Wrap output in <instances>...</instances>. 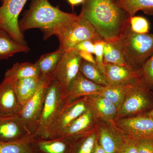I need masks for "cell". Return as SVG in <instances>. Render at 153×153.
I'll use <instances>...</instances> for the list:
<instances>
[{
	"label": "cell",
	"instance_id": "cell-1",
	"mask_svg": "<svg viewBox=\"0 0 153 153\" xmlns=\"http://www.w3.org/2000/svg\"><path fill=\"white\" fill-rule=\"evenodd\" d=\"M80 14L105 41L121 39L130 28L131 17L120 0H84Z\"/></svg>",
	"mask_w": 153,
	"mask_h": 153
},
{
	"label": "cell",
	"instance_id": "cell-2",
	"mask_svg": "<svg viewBox=\"0 0 153 153\" xmlns=\"http://www.w3.org/2000/svg\"><path fill=\"white\" fill-rule=\"evenodd\" d=\"M77 16L52 6L49 0H33L30 9L19 22L22 33L30 29L41 30L46 40L56 36L60 40L71 28Z\"/></svg>",
	"mask_w": 153,
	"mask_h": 153
},
{
	"label": "cell",
	"instance_id": "cell-3",
	"mask_svg": "<svg viewBox=\"0 0 153 153\" xmlns=\"http://www.w3.org/2000/svg\"><path fill=\"white\" fill-rule=\"evenodd\" d=\"M121 40L127 66L140 70L153 55V34H137L130 28Z\"/></svg>",
	"mask_w": 153,
	"mask_h": 153
},
{
	"label": "cell",
	"instance_id": "cell-4",
	"mask_svg": "<svg viewBox=\"0 0 153 153\" xmlns=\"http://www.w3.org/2000/svg\"><path fill=\"white\" fill-rule=\"evenodd\" d=\"M153 108L152 91L147 86L140 75L130 84L123 102L118 110L116 120L139 115Z\"/></svg>",
	"mask_w": 153,
	"mask_h": 153
},
{
	"label": "cell",
	"instance_id": "cell-5",
	"mask_svg": "<svg viewBox=\"0 0 153 153\" xmlns=\"http://www.w3.org/2000/svg\"><path fill=\"white\" fill-rule=\"evenodd\" d=\"M66 105L59 84L52 79L47 86L40 123L36 135L45 138L49 127Z\"/></svg>",
	"mask_w": 153,
	"mask_h": 153
},
{
	"label": "cell",
	"instance_id": "cell-6",
	"mask_svg": "<svg viewBox=\"0 0 153 153\" xmlns=\"http://www.w3.org/2000/svg\"><path fill=\"white\" fill-rule=\"evenodd\" d=\"M28 0H4L0 7V30L19 44L27 46L19 27V17Z\"/></svg>",
	"mask_w": 153,
	"mask_h": 153
},
{
	"label": "cell",
	"instance_id": "cell-7",
	"mask_svg": "<svg viewBox=\"0 0 153 153\" xmlns=\"http://www.w3.org/2000/svg\"><path fill=\"white\" fill-rule=\"evenodd\" d=\"M52 79L48 78L44 80L36 94L23 106L19 115L25 127L32 135H36L38 130L47 86Z\"/></svg>",
	"mask_w": 153,
	"mask_h": 153
},
{
	"label": "cell",
	"instance_id": "cell-8",
	"mask_svg": "<svg viewBox=\"0 0 153 153\" xmlns=\"http://www.w3.org/2000/svg\"><path fill=\"white\" fill-rule=\"evenodd\" d=\"M82 59L74 49L63 53L56 71L53 79L59 84L65 97L68 88L79 72Z\"/></svg>",
	"mask_w": 153,
	"mask_h": 153
},
{
	"label": "cell",
	"instance_id": "cell-9",
	"mask_svg": "<svg viewBox=\"0 0 153 153\" xmlns=\"http://www.w3.org/2000/svg\"><path fill=\"white\" fill-rule=\"evenodd\" d=\"M87 40L94 43L103 40L93 26L79 14L68 32L59 41L60 47L66 51L74 49L77 44Z\"/></svg>",
	"mask_w": 153,
	"mask_h": 153
},
{
	"label": "cell",
	"instance_id": "cell-10",
	"mask_svg": "<svg viewBox=\"0 0 153 153\" xmlns=\"http://www.w3.org/2000/svg\"><path fill=\"white\" fill-rule=\"evenodd\" d=\"M89 108L87 97L65 105L57 118L49 127L45 139L57 138L66 127Z\"/></svg>",
	"mask_w": 153,
	"mask_h": 153
},
{
	"label": "cell",
	"instance_id": "cell-11",
	"mask_svg": "<svg viewBox=\"0 0 153 153\" xmlns=\"http://www.w3.org/2000/svg\"><path fill=\"white\" fill-rule=\"evenodd\" d=\"M97 129L99 143L106 153H121L129 138L114 122L98 121Z\"/></svg>",
	"mask_w": 153,
	"mask_h": 153
},
{
	"label": "cell",
	"instance_id": "cell-12",
	"mask_svg": "<svg viewBox=\"0 0 153 153\" xmlns=\"http://www.w3.org/2000/svg\"><path fill=\"white\" fill-rule=\"evenodd\" d=\"M114 123L127 135L135 139L153 138V118L139 115L116 120Z\"/></svg>",
	"mask_w": 153,
	"mask_h": 153
},
{
	"label": "cell",
	"instance_id": "cell-13",
	"mask_svg": "<svg viewBox=\"0 0 153 153\" xmlns=\"http://www.w3.org/2000/svg\"><path fill=\"white\" fill-rule=\"evenodd\" d=\"M16 81L5 77L0 84V117L19 116L22 111L15 89Z\"/></svg>",
	"mask_w": 153,
	"mask_h": 153
},
{
	"label": "cell",
	"instance_id": "cell-14",
	"mask_svg": "<svg viewBox=\"0 0 153 153\" xmlns=\"http://www.w3.org/2000/svg\"><path fill=\"white\" fill-rule=\"evenodd\" d=\"M33 136L25 127L19 116L0 117V142L27 140Z\"/></svg>",
	"mask_w": 153,
	"mask_h": 153
},
{
	"label": "cell",
	"instance_id": "cell-15",
	"mask_svg": "<svg viewBox=\"0 0 153 153\" xmlns=\"http://www.w3.org/2000/svg\"><path fill=\"white\" fill-rule=\"evenodd\" d=\"M103 87L86 79L79 72L64 97L66 104L86 97L99 94Z\"/></svg>",
	"mask_w": 153,
	"mask_h": 153
},
{
	"label": "cell",
	"instance_id": "cell-16",
	"mask_svg": "<svg viewBox=\"0 0 153 153\" xmlns=\"http://www.w3.org/2000/svg\"><path fill=\"white\" fill-rule=\"evenodd\" d=\"M72 138L45 139L34 135L29 141L34 153H69Z\"/></svg>",
	"mask_w": 153,
	"mask_h": 153
},
{
	"label": "cell",
	"instance_id": "cell-17",
	"mask_svg": "<svg viewBox=\"0 0 153 153\" xmlns=\"http://www.w3.org/2000/svg\"><path fill=\"white\" fill-rule=\"evenodd\" d=\"M98 122L93 111L89 108L66 127L57 138H72L91 131L97 127Z\"/></svg>",
	"mask_w": 153,
	"mask_h": 153
},
{
	"label": "cell",
	"instance_id": "cell-18",
	"mask_svg": "<svg viewBox=\"0 0 153 153\" xmlns=\"http://www.w3.org/2000/svg\"><path fill=\"white\" fill-rule=\"evenodd\" d=\"M105 76L108 84L126 85L133 82L141 75L140 70H134L126 66L105 63Z\"/></svg>",
	"mask_w": 153,
	"mask_h": 153
},
{
	"label": "cell",
	"instance_id": "cell-19",
	"mask_svg": "<svg viewBox=\"0 0 153 153\" xmlns=\"http://www.w3.org/2000/svg\"><path fill=\"white\" fill-rule=\"evenodd\" d=\"M87 98L90 108L98 121L114 122L118 110L117 107L99 94L87 97Z\"/></svg>",
	"mask_w": 153,
	"mask_h": 153
},
{
	"label": "cell",
	"instance_id": "cell-20",
	"mask_svg": "<svg viewBox=\"0 0 153 153\" xmlns=\"http://www.w3.org/2000/svg\"><path fill=\"white\" fill-rule=\"evenodd\" d=\"M44 80L40 77H31L18 79L16 81V93L22 107L36 94Z\"/></svg>",
	"mask_w": 153,
	"mask_h": 153
},
{
	"label": "cell",
	"instance_id": "cell-21",
	"mask_svg": "<svg viewBox=\"0 0 153 153\" xmlns=\"http://www.w3.org/2000/svg\"><path fill=\"white\" fill-rule=\"evenodd\" d=\"M65 52L62 47L55 52L44 54L36 62L40 72V77L43 80L53 77L63 53Z\"/></svg>",
	"mask_w": 153,
	"mask_h": 153
},
{
	"label": "cell",
	"instance_id": "cell-22",
	"mask_svg": "<svg viewBox=\"0 0 153 153\" xmlns=\"http://www.w3.org/2000/svg\"><path fill=\"white\" fill-rule=\"evenodd\" d=\"M98 137L97 126L91 131L73 137L69 153H94Z\"/></svg>",
	"mask_w": 153,
	"mask_h": 153
},
{
	"label": "cell",
	"instance_id": "cell-23",
	"mask_svg": "<svg viewBox=\"0 0 153 153\" xmlns=\"http://www.w3.org/2000/svg\"><path fill=\"white\" fill-rule=\"evenodd\" d=\"M27 46L19 44L14 41L4 30H0V60L7 59L20 52H28Z\"/></svg>",
	"mask_w": 153,
	"mask_h": 153
},
{
	"label": "cell",
	"instance_id": "cell-24",
	"mask_svg": "<svg viewBox=\"0 0 153 153\" xmlns=\"http://www.w3.org/2000/svg\"><path fill=\"white\" fill-rule=\"evenodd\" d=\"M31 77H40V72L36 63H17L7 70L5 77L17 81L18 79Z\"/></svg>",
	"mask_w": 153,
	"mask_h": 153
},
{
	"label": "cell",
	"instance_id": "cell-25",
	"mask_svg": "<svg viewBox=\"0 0 153 153\" xmlns=\"http://www.w3.org/2000/svg\"><path fill=\"white\" fill-rule=\"evenodd\" d=\"M105 63L127 66L124 57L121 39L117 41H105L103 48Z\"/></svg>",
	"mask_w": 153,
	"mask_h": 153
},
{
	"label": "cell",
	"instance_id": "cell-26",
	"mask_svg": "<svg viewBox=\"0 0 153 153\" xmlns=\"http://www.w3.org/2000/svg\"><path fill=\"white\" fill-rule=\"evenodd\" d=\"M131 83L121 85L108 84L103 87L99 95L109 100L119 108L123 102Z\"/></svg>",
	"mask_w": 153,
	"mask_h": 153
},
{
	"label": "cell",
	"instance_id": "cell-27",
	"mask_svg": "<svg viewBox=\"0 0 153 153\" xmlns=\"http://www.w3.org/2000/svg\"><path fill=\"white\" fill-rule=\"evenodd\" d=\"M79 72L86 79L96 84L105 86L108 85L106 76L97 65L82 60Z\"/></svg>",
	"mask_w": 153,
	"mask_h": 153
},
{
	"label": "cell",
	"instance_id": "cell-28",
	"mask_svg": "<svg viewBox=\"0 0 153 153\" xmlns=\"http://www.w3.org/2000/svg\"><path fill=\"white\" fill-rule=\"evenodd\" d=\"M121 5L131 17L141 11L145 14L153 16V0H120Z\"/></svg>",
	"mask_w": 153,
	"mask_h": 153
},
{
	"label": "cell",
	"instance_id": "cell-29",
	"mask_svg": "<svg viewBox=\"0 0 153 153\" xmlns=\"http://www.w3.org/2000/svg\"><path fill=\"white\" fill-rule=\"evenodd\" d=\"M30 139L12 142H0V153H34L29 144Z\"/></svg>",
	"mask_w": 153,
	"mask_h": 153
},
{
	"label": "cell",
	"instance_id": "cell-30",
	"mask_svg": "<svg viewBox=\"0 0 153 153\" xmlns=\"http://www.w3.org/2000/svg\"><path fill=\"white\" fill-rule=\"evenodd\" d=\"M130 29L137 34H145L149 33L150 25L149 21L142 16H134L130 19Z\"/></svg>",
	"mask_w": 153,
	"mask_h": 153
},
{
	"label": "cell",
	"instance_id": "cell-31",
	"mask_svg": "<svg viewBox=\"0 0 153 153\" xmlns=\"http://www.w3.org/2000/svg\"><path fill=\"white\" fill-rule=\"evenodd\" d=\"M141 76L148 88L153 91V55L140 70Z\"/></svg>",
	"mask_w": 153,
	"mask_h": 153
},
{
	"label": "cell",
	"instance_id": "cell-32",
	"mask_svg": "<svg viewBox=\"0 0 153 153\" xmlns=\"http://www.w3.org/2000/svg\"><path fill=\"white\" fill-rule=\"evenodd\" d=\"M105 41L100 40L94 42V54L97 66L100 71L105 74V63L103 57V48Z\"/></svg>",
	"mask_w": 153,
	"mask_h": 153
},
{
	"label": "cell",
	"instance_id": "cell-33",
	"mask_svg": "<svg viewBox=\"0 0 153 153\" xmlns=\"http://www.w3.org/2000/svg\"><path fill=\"white\" fill-rule=\"evenodd\" d=\"M139 153H153V138L136 140Z\"/></svg>",
	"mask_w": 153,
	"mask_h": 153
},
{
	"label": "cell",
	"instance_id": "cell-34",
	"mask_svg": "<svg viewBox=\"0 0 153 153\" xmlns=\"http://www.w3.org/2000/svg\"><path fill=\"white\" fill-rule=\"evenodd\" d=\"M74 49L77 52L79 51H86L91 53L92 55L94 54V44L92 41H85L80 42L74 47Z\"/></svg>",
	"mask_w": 153,
	"mask_h": 153
},
{
	"label": "cell",
	"instance_id": "cell-35",
	"mask_svg": "<svg viewBox=\"0 0 153 153\" xmlns=\"http://www.w3.org/2000/svg\"><path fill=\"white\" fill-rule=\"evenodd\" d=\"M121 153H139L136 140L129 137L127 143Z\"/></svg>",
	"mask_w": 153,
	"mask_h": 153
},
{
	"label": "cell",
	"instance_id": "cell-36",
	"mask_svg": "<svg viewBox=\"0 0 153 153\" xmlns=\"http://www.w3.org/2000/svg\"><path fill=\"white\" fill-rule=\"evenodd\" d=\"M78 52L82 60L97 65L95 58L93 57L92 54L84 51H79Z\"/></svg>",
	"mask_w": 153,
	"mask_h": 153
},
{
	"label": "cell",
	"instance_id": "cell-37",
	"mask_svg": "<svg viewBox=\"0 0 153 153\" xmlns=\"http://www.w3.org/2000/svg\"><path fill=\"white\" fill-rule=\"evenodd\" d=\"M94 153H106L101 146L99 143L98 140L97 141Z\"/></svg>",
	"mask_w": 153,
	"mask_h": 153
},
{
	"label": "cell",
	"instance_id": "cell-38",
	"mask_svg": "<svg viewBox=\"0 0 153 153\" xmlns=\"http://www.w3.org/2000/svg\"><path fill=\"white\" fill-rule=\"evenodd\" d=\"M68 2L70 4L71 7L80 4H82L84 0H67Z\"/></svg>",
	"mask_w": 153,
	"mask_h": 153
},
{
	"label": "cell",
	"instance_id": "cell-39",
	"mask_svg": "<svg viewBox=\"0 0 153 153\" xmlns=\"http://www.w3.org/2000/svg\"><path fill=\"white\" fill-rule=\"evenodd\" d=\"M141 115H143L149 117L153 118V108L151 110Z\"/></svg>",
	"mask_w": 153,
	"mask_h": 153
},
{
	"label": "cell",
	"instance_id": "cell-40",
	"mask_svg": "<svg viewBox=\"0 0 153 153\" xmlns=\"http://www.w3.org/2000/svg\"><path fill=\"white\" fill-rule=\"evenodd\" d=\"M1 1H4V0H1Z\"/></svg>",
	"mask_w": 153,
	"mask_h": 153
}]
</instances>
